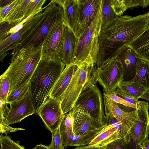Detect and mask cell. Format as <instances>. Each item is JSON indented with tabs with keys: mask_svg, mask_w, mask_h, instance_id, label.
<instances>
[{
	"mask_svg": "<svg viewBox=\"0 0 149 149\" xmlns=\"http://www.w3.org/2000/svg\"><path fill=\"white\" fill-rule=\"evenodd\" d=\"M42 49L31 45L13 52L10 65L3 73L10 82L8 95L29 82L42 57Z\"/></svg>",
	"mask_w": 149,
	"mask_h": 149,
	"instance_id": "3",
	"label": "cell"
},
{
	"mask_svg": "<svg viewBox=\"0 0 149 149\" xmlns=\"http://www.w3.org/2000/svg\"><path fill=\"white\" fill-rule=\"evenodd\" d=\"M60 126L56 130L52 133V138L51 143L48 146L50 149H64L65 146L63 144L60 132Z\"/></svg>",
	"mask_w": 149,
	"mask_h": 149,
	"instance_id": "32",
	"label": "cell"
},
{
	"mask_svg": "<svg viewBox=\"0 0 149 149\" xmlns=\"http://www.w3.org/2000/svg\"><path fill=\"white\" fill-rule=\"evenodd\" d=\"M61 104V101L49 97L37 113L52 133L54 132L61 125L65 116Z\"/></svg>",
	"mask_w": 149,
	"mask_h": 149,
	"instance_id": "13",
	"label": "cell"
},
{
	"mask_svg": "<svg viewBox=\"0 0 149 149\" xmlns=\"http://www.w3.org/2000/svg\"><path fill=\"white\" fill-rule=\"evenodd\" d=\"M146 149H149V140L146 141L142 144Z\"/></svg>",
	"mask_w": 149,
	"mask_h": 149,
	"instance_id": "45",
	"label": "cell"
},
{
	"mask_svg": "<svg viewBox=\"0 0 149 149\" xmlns=\"http://www.w3.org/2000/svg\"><path fill=\"white\" fill-rule=\"evenodd\" d=\"M62 7L66 26L74 33L78 40L81 28V13L82 0H56Z\"/></svg>",
	"mask_w": 149,
	"mask_h": 149,
	"instance_id": "16",
	"label": "cell"
},
{
	"mask_svg": "<svg viewBox=\"0 0 149 149\" xmlns=\"http://www.w3.org/2000/svg\"><path fill=\"white\" fill-rule=\"evenodd\" d=\"M149 26L145 13L134 17L127 15L117 17L109 26L102 29L96 69L118 57Z\"/></svg>",
	"mask_w": 149,
	"mask_h": 149,
	"instance_id": "1",
	"label": "cell"
},
{
	"mask_svg": "<svg viewBox=\"0 0 149 149\" xmlns=\"http://www.w3.org/2000/svg\"><path fill=\"white\" fill-rule=\"evenodd\" d=\"M100 1L101 0H82L80 16L81 28L76 43L94 19L98 12Z\"/></svg>",
	"mask_w": 149,
	"mask_h": 149,
	"instance_id": "18",
	"label": "cell"
},
{
	"mask_svg": "<svg viewBox=\"0 0 149 149\" xmlns=\"http://www.w3.org/2000/svg\"><path fill=\"white\" fill-rule=\"evenodd\" d=\"M0 100L7 103L10 89V83L7 76L3 74L0 77Z\"/></svg>",
	"mask_w": 149,
	"mask_h": 149,
	"instance_id": "30",
	"label": "cell"
},
{
	"mask_svg": "<svg viewBox=\"0 0 149 149\" xmlns=\"http://www.w3.org/2000/svg\"><path fill=\"white\" fill-rule=\"evenodd\" d=\"M103 94L119 104L135 109H136L137 108V104L129 103L114 93L110 94L103 93Z\"/></svg>",
	"mask_w": 149,
	"mask_h": 149,
	"instance_id": "37",
	"label": "cell"
},
{
	"mask_svg": "<svg viewBox=\"0 0 149 149\" xmlns=\"http://www.w3.org/2000/svg\"><path fill=\"white\" fill-rule=\"evenodd\" d=\"M125 2L127 9L139 6L145 8L149 5V0H125Z\"/></svg>",
	"mask_w": 149,
	"mask_h": 149,
	"instance_id": "38",
	"label": "cell"
},
{
	"mask_svg": "<svg viewBox=\"0 0 149 149\" xmlns=\"http://www.w3.org/2000/svg\"><path fill=\"white\" fill-rule=\"evenodd\" d=\"M97 82L96 68L93 65L86 62L79 65L61 101L63 113L65 114L69 112L74 107L81 92L95 86Z\"/></svg>",
	"mask_w": 149,
	"mask_h": 149,
	"instance_id": "5",
	"label": "cell"
},
{
	"mask_svg": "<svg viewBox=\"0 0 149 149\" xmlns=\"http://www.w3.org/2000/svg\"><path fill=\"white\" fill-rule=\"evenodd\" d=\"M144 148H145V149H146L145 147H144Z\"/></svg>",
	"mask_w": 149,
	"mask_h": 149,
	"instance_id": "48",
	"label": "cell"
},
{
	"mask_svg": "<svg viewBox=\"0 0 149 149\" xmlns=\"http://www.w3.org/2000/svg\"><path fill=\"white\" fill-rule=\"evenodd\" d=\"M149 104L148 102L139 101L136 114L130 128V140L127 144L130 149H139L140 146L148 139Z\"/></svg>",
	"mask_w": 149,
	"mask_h": 149,
	"instance_id": "9",
	"label": "cell"
},
{
	"mask_svg": "<svg viewBox=\"0 0 149 149\" xmlns=\"http://www.w3.org/2000/svg\"><path fill=\"white\" fill-rule=\"evenodd\" d=\"M66 26L62 10L44 39L42 46V57L59 58L61 60Z\"/></svg>",
	"mask_w": 149,
	"mask_h": 149,
	"instance_id": "10",
	"label": "cell"
},
{
	"mask_svg": "<svg viewBox=\"0 0 149 149\" xmlns=\"http://www.w3.org/2000/svg\"><path fill=\"white\" fill-rule=\"evenodd\" d=\"M22 21V19L15 20H7L0 22V41L8 36L10 31Z\"/></svg>",
	"mask_w": 149,
	"mask_h": 149,
	"instance_id": "29",
	"label": "cell"
},
{
	"mask_svg": "<svg viewBox=\"0 0 149 149\" xmlns=\"http://www.w3.org/2000/svg\"><path fill=\"white\" fill-rule=\"evenodd\" d=\"M140 98L149 101V91H147Z\"/></svg>",
	"mask_w": 149,
	"mask_h": 149,
	"instance_id": "44",
	"label": "cell"
},
{
	"mask_svg": "<svg viewBox=\"0 0 149 149\" xmlns=\"http://www.w3.org/2000/svg\"><path fill=\"white\" fill-rule=\"evenodd\" d=\"M146 19L149 24V11L146 13Z\"/></svg>",
	"mask_w": 149,
	"mask_h": 149,
	"instance_id": "46",
	"label": "cell"
},
{
	"mask_svg": "<svg viewBox=\"0 0 149 149\" xmlns=\"http://www.w3.org/2000/svg\"><path fill=\"white\" fill-rule=\"evenodd\" d=\"M45 8L43 16L40 22L29 35L13 52L31 45L35 47L42 46L46 36L63 10L56 0L51 1Z\"/></svg>",
	"mask_w": 149,
	"mask_h": 149,
	"instance_id": "6",
	"label": "cell"
},
{
	"mask_svg": "<svg viewBox=\"0 0 149 149\" xmlns=\"http://www.w3.org/2000/svg\"><path fill=\"white\" fill-rule=\"evenodd\" d=\"M97 82L103 88L104 93H113L124 80V68L118 57L96 69Z\"/></svg>",
	"mask_w": 149,
	"mask_h": 149,
	"instance_id": "8",
	"label": "cell"
},
{
	"mask_svg": "<svg viewBox=\"0 0 149 149\" xmlns=\"http://www.w3.org/2000/svg\"><path fill=\"white\" fill-rule=\"evenodd\" d=\"M105 113L114 116L122 126L123 137L128 144L130 141V131L131 126L136 117V109L127 111L122 109L118 104L103 94Z\"/></svg>",
	"mask_w": 149,
	"mask_h": 149,
	"instance_id": "14",
	"label": "cell"
},
{
	"mask_svg": "<svg viewBox=\"0 0 149 149\" xmlns=\"http://www.w3.org/2000/svg\"><path fill=\"white\" fill-rule=\"evenodd\" d=\"M127 46L132 49L140 58L149 62V26Z\"/></svg>",
	"mask_w": 149,
	"mask_h": 149,
	"instance_id": "22",
	"label": "cell"
},
{
	"mask_svg": "<svg viewBox=\"0 0 149 149\" xmlns=\"http://www.w3.org/2000/svg\"><path fill=\"white\" fill-rule=\"evenodd\" d=\"M102 2L91 24L76 43L72 63L83 62L93 65L97 61L99 36L102 29Z\"/></svg>",
	"mask_w": 149,
	"mask_h": 149,
	"instance_id": "4",
	"label": "cell"
},
{
	"mask_svg": "<svg viewBox=\"0 0 149 149\" xmlns=\"http://www.w3.org/2000/svg\"><path fill=\"white\" fill-rule=\"evenodd\" d=\"M31 0H20L14 12L7 20L23 19L27 8Z\"/></svg>",
	"mask_w": 149,
	"mask_h": 149,
	"instance_id": "27",
	"label": "cell"
},
{
	"mask_svg": "<svg viewBox=\"0 0 149 149\" xmlns=\"http://www.w3.org/2000/svg\"><path fill=\"white\" fill-rule=\"evenodd\" d=\"M73 119V131L79 136L90 134L101 130L104 126L76 106L69 112Z\"/></svg>",
	"mask_w": 149,
	"mask_h": 149,
	"instance_id": "15",
	"label": "cell"
},
{
	"mask_svg": "<svg viewBox=\"0 0 149 149\" xmlns=\"http://www.w3.org/2000/svg\"><path fill=\"white\" fill-rule=\"evenodd\" d=\"M32 149H50L48 146L44 145L42 144L37 145Z\"/></svg>",
	"mask_w": 149,
	"mask_h": 149,
	"instance_id": "43",
	"label": "cell"
},
{
	"mask_svg": "<svg viewBox=\"0 0 149 149\" xmlns=\"http://www.w3.org/2000/svg\"><path fill=\"white\" fill-rule=\"evenodd\" d=\"M76 42V37L74 33L66 26L63 47V56L61 59L65 65L72 63Z\"/></svg>",
	"mask_w": 149,
	"mask_h": 149,
	"instance_id": "24",
	"label": "cell"
},
{
	"mask_svg": "<svg viewBox=\"0 0 149 149\" xmlns=\"http://www.w3.org/2000/svg\"><path fill=\"white\" fill-rule=\"evenodd\" d=\"M121 59L124 69V81H131L135 76L136 64L140 58L131 48L127 46L118 56Z\"/></svg>",
	"mask_w": 149,
	"mask_h": 149,
	"instance_id": "21",
	"label": "cell"
},
{
	"mask_svg": "<svg viewBox=\"0 0 149 149\" xmlns=\"http://www.w3.org/2000/svg\"><path fill=\"white\" fill-rule=\"evenodd\" d=\"M131 81L149 91V62L140 58L138 60L135 75Z\"/></svg>",
	"mask_w": 149,
	"mask_h": 149,
	"instance_id": "23",
	"label": "cell"
},
{
	"mask_svg": "<svg viewBox=\"0 0 149 149\" xmlns=\"http://www.w3.org/2000/svg\"><path fill=\"white\" fill-rule=\"evenodd\" d=\"M15 0H0V8H2L9 5Z\"/></svg>",
	"mask_w": 149,
	"mask_h": 149,
	"instance_id": "41",
	"label": "cell"
},
{
	"mask_svg": "<svg viewBox=\"0 0 149 149\" xmlns=\"http://www.w3.org/2000/svg\"><path fill=\"white\" fill-rule=\"evenodd\" d=\"M111 6L116 15L119 17L127 9L125 0H111Z\"/></svg>",
	"mask_w": 149,
	"mask_h": 149,
	"instance_id": "35",
	"label": "cell"
},
{
	"mask_svg": "<svg viewBox=\"0 0 149 149\" xmlns=\"http://www.w3.org/2000/svg\"><path fill=\"white\" fill-rule=\"evenodd\" d=\"M73 149H102L101 148L93 146H90L88 145L83 146H77Z\"/></svg>",
	"mask_w": 149,
	"mask_h": 149,
	"instance_id": "42",
	"label": "cell"
},
{
	"mask_svg": "<svg viewBox=\"0 0 149 149\" xmlns=\"http://www.w3.org/2000/svg\"><path fill=\"white\" fill-rule=\"evenodd\" d=\"M20 0H15L11 4L0 8V22L6 21L14 12Z\"/></svg>",
	"mask_w": 149,
	"mask_h": 149,
	"instance_id": "33",
	"label": "cell"
},
{
	"mask_svg": "<svg viewBox=\"0 0 149 149\" xmlns=\"http://www.w3.org/2000/svg\"><path fill=\"white\" fill-rule=\"evenodd\" d=\"M79 65L73 63L65 65L52 90L49 97L61 101L65 92Z\"/></svg>",
	"mask_w": 149,
	"mask_h": 149,
	"instance_id": "17",
	"label": "cell"
},
{
	"mask_svg": "<svg viewBox=\"0 0 149 149\" xmlns=\"http://www.w3.org/2000/svg\"><path fill=\"white\" fill-rule=\"evenodd\" d=\"M113 93L127 102L132 104H137L139 101L138 98L122 92L118 88Z\"/></svg>",
	"mask_w": 149,
	"mask_h": 149,
	"instance_id": "39",
	"label": "cell"
},
{
	"mask_svg": "<svg viewBox=\"0 0 149 149\" xmlns=\"http://www.w3.org/2000/svg\"><path fill=\"white\" fill-rule=\"evenodd\" d=\"M101 148L102 149H130L124 137L113 141Z\"/></svg>",
	"mask_w": 149,
	"mask_h": 149,
	"instance_id": "36",
	"label": "cell"
},
{
	"mask_svg": "<svg viewBox=\"0 0 149 149\" xmlns=\"http://www.w3.org/2000/svg\"><path fill=\"white\" fill-rule=\"evenodd\" d=\"M19 143V141L16 142L12 140L9 136H0V149H25Z\"/></svg>",
	"mask_w": 149,
	"mask_h": 149,
	"instance_id": "31",
	"label": "cell"
},
{
	"mask_svg": "<svg viewBox=\"0 0 149 149\" xmlns=\"http://www.w3.org/2000/svg\"><path fill=\"white\" fill-rule=\"evenodd\" d=\"M122 138L123 137L121 130L113 124L105 125L88 145L102 148Z\"/></svg>",
	"mask_w": 149,
	"mask_h": 149,
	"instance_id": "20",
	"label": "cell"
},
{
	"mask_svg": "<svg viewBox=\"0 0 149 149\" xmlns=\"http://www.w3.org/2000/svg\"><path fill=\"white\" fill-rule=\"evenodd\" d=\"M8 104H0V123L9 125L35 113L29 89L23 97L10 103V108Z\"/></svg>",
	"mask_w": 149,
	"mask_h": 149,
	"instance_id": "7",
	"label": "cell"
},
{
	"mask_svg": "<svg viewBox=\"0 0 149 149\" xmlns=\"http://www.w3.org/2000/svg\"><path fill=\"white\" fill-rule=\"evenodd\" d=\"M43 15V11H41L26 18V21L20 30L0 41L1 61H3L9 51L13 50L29 35L41 20Z\"/></svg>",
	"mask_w": 149,
	"mask_h": 149,
	"instance_id": "12",
	"label": "cell"
},
{
	"mask_svg": "<svg viewBox=\"0 0 149 149\" xmlns=\"http://www.w3.org/2000/svg\"><path fill=\"white\" fill-rule=\"evenodd\" d=\"M65 66L59 58L42 57L29 81L33 104L37 113Z\"/></svg>",
	"mask_w": 149,
	"mask_h": 149,
	"instance_id": "2",
	"label": "cell"
},
{
	"mask_svg": "<svg viewBox=\"0 0 149 149\" xmlns=\"http://www.w3.org/2000/svg\"><path fill=\"white\" fill-rule=\"evenodd\" d=\"M103 104V96L96 85L82 92L74 106L83 110L95 120L105 125V115Z\"/></svg>",
	"mask_w": 149,
	"mask_h": 149,
	"instance_id": "11",
	"label": "cell"
},
{
	"mask_svg": "<svg viewBox=\"0 0 149 149\" xmlns=\"http://www.w3.org/2000/svg\"><path fill=\"white\" fill-rule=\"evenodd\" d=\"M46 1V0H31L27 8L22 21L44 10L45 7L42 8V7Z\"/></svg>",
	"mask_w": 149,
	"mask_h": 149,
	"instance_id": "28",
	"label": "cell"
},
{
	"mask_svg": "<svg viewBox=\"0 0 149 149\" xmlns=\"http://www.w3.org/2000/svg\"><path fill=\"white\" fill-rule=\"evenodd\" d=\"M118 88L122 92L138 99L147 92L132 81H123Z\"/></svg>",
	"mask_w": 149,
	"mask_h": 149,
	"instance_id": "25",
	"label": "cell"
},
{
	"mask_svg": "<svg viewBox=\"0 0 149 149\" xmlns=\"http://www.w3.org/2000/svg\"><path fill=\"white\" fill-rule=\"evenodd\" d=\"M29 89V82L9 95L7 99L8 104L23 97Z\"/></svg>",
	"mask_w": 149,
	"mask_h": 149,
	"instance_id": "34",
	"label": "cell"
},
{
	"mask_svg": "<svg viewBox=\"0 0 149 149\" xmlns=\"http://www.w3.org/2000/svg\"><path fill=\"white\" fill-rule=\"evenodd\" d=\"M22 128L13 127L3 123H0V132L1 134H7L10 132H15L18 130H24Z\"/></svg>",
	"mask_w": 149,
	"mask_h": 149,
	"instance_id": "40",
	"label": "cell"
},
{
	"mask_svg": "<svg viewBox=\"0 0 149 149\" xmlns=\"http://www.w3.org/2000/svg\"><path fill=\"white\" fill-rule=\"evenodd\" d=\"M139 149H145L144 147L142 144L140 145Z\"/></svg>",
	"mask_w": 149,
	"mask_h": 149,
	"instance_id": "47",
	"label": "cell"
},
{
	"mask_svg": "<svg viewBox=\"0 0 149 149\" xmlns=\"http://www.w3.org/2000/svg\"><path fill=\"white\" fill-rule=\"evenodd\" d=\"M60 129L62 141L65 147L67 146H80L88 145L101 130L86 135H77L74 134L72 128L65 127L62 122Z\"/></svg>",
	"mask_w": 149,
	"mask_h": 149,
	"instance_id": "19",
	"label": "cell"
},
{
	"mask_svg": "<svg viewBox=\"0 0 149 149\" xmlns=\"http://www.w3.org/2000/svg\"><path fill=\"white\" fill-rule=\"evenodd\" d=\"M117 17L111 8V0H102V29L109 26Z\"/></svg>",
	"mask_w": 149,
	"mask_h": 149,
	"instance_id": "26",
	"label": "cell"
}]
</instances>
